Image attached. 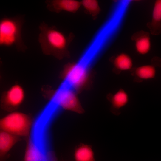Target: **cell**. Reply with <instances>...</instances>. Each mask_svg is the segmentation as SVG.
I'll return each instance as SVG.
<instances>
[{
	"mask_svg": "<svg viewBox=\"0 0 161 161\" xmlns=\"http://www.w3.org/2000/svg\"><path fill=\"white\" fill-rule=\"evenodd\" d=\"M46 3L49 10L56 13L63 11L74 13L81 6L80 1L75 0H47Z\"/></svg>",
	"mask_w": 161,
	"mask_h": 161,
	"instance_id": "8",
	"label": "cell"
},
{
	"mask_svg": "<svg viewBox=\"0 0 161 161\" xmlns=\"http://www.w3.org/2000/svg\"><path fill=\"white\" fill-rule=\"evenodd\" d=\"M25 97L22 87L18 84L14 85L3 92L0 100L1 107L7 112L15 111L23 103Z\"/></svg>",
	"mask_w": 161,
	"mask_h": 161,
	"instance_id": "6",
	"label": "cell"
},
{
	"mask_svg": "<svg viewBox=\"0 0 161 161\" xmlns=\"http://www.w3.org/2000/svg\"><path fill=\"white\" fill-rule=\"evenodd\" d=\"M33 122L30 115L14 111L0 119V130L20 137L26 141L30 135Z\"/></svg>",
	"mask_w": 161,
	"mask_h": 161,
	"instance_id": "3",
	"label": "cell"
},
{
	"mask_svg": "<svg viewBox=\"0 0 161 161\" xmlns=\"http://www.w3.org/2000/svg\"><path fill=\"white\" fill-rule=\"evenodd\" d=\"M24 22V16L22 15L1 18L0 20V46H14L19 51H25L27 47L21 35Z\"/></svg>",
	"mask_w": 161,
	"mask_h": 161,
	"instance_id": "2",
	"label": "cell"
},
{
	"mask_svg": "<svg viewBox=\"0 0 161 161\" xmlns=\"http://www.w3.org/2000/svg\"><path fill=\"white\" fill-rule=\"evenodd\" d=\"M131 39L135 42L136 49L140 54H146L150 50V34L148 32L143 30L137 32L132 35Z\"/></svg>",
	"mask_w": 161,
	"mask_h": 161,
	"instance_id": "10",
	"label": "cell"
},
{
	"mask_svg": "<svg viewBox=\"0 0 161 161\" xmlns=\"http://www.w3.org/2000/svg\"><path fill=\"white\" fill-rule=\"evenodd\" d=\"M147 26L150 29L151 34L158 35L161 32V1L156 0L152 12L151 21L147 23Z\"/></svg>",
	"mask_w": 161,
	"mask_h": 161,
	"instance_id": "11",
	"label": "cell"
},
{
	"mask_svg": "<svg viewBox=\"0 0 161 161\" xmlns=\"http://www.w3.org/2000/svg\"><path fill=\"white\" fill-rule=\"evenodd\" d=\"M44 96L63 109L78 114H82L84 110L76 93L66 87L53 89L49 87L43 89Z\"/></svg>",
	"mask_w": 161,
	"mask_h": 161,
	"instance_id": "4",
	"label": "cell"
},
{
	"mask_svg": "<svg viewBox=\"0 0 161 161\" xmlns=\"http://www.w3.org/2000/svg\"><path fill=\"white\" fill-rule=\"evenodd\" d=\"M74 158L75 161H95L94 153L92 147L82 143L75 148Z\"/></svg>",
	"mask_w": 161,
	"mask_h": 161,
	"instance_id": "12",
	"label": "cell"
},
{
	"mask_svg": "<svg viewBox=\"0 0 161 161\" xmlns=\"http://www.w3.org/2000/svg\"><path fill=\"white\" fill-rule=\"evenodd\" d=\"M137 76L143 79H148L153 78L156 74L155 67L151 65H143L137 68L135 71Z\"/></svg>",
	"mask_w": 161,
	"mask_h": 161,
	"instance_id": "16",
	"label": "cell"
},
{
	"mask_svg": "<svg viewBox=\"0 0 161 161\" xmlns=\"http://www.w3.org/2000/svg\"></svg>",
	"mask_w": 161,
	"mask_h": 161,
	"instance_id": "17",
	"label": "cell"
},
{
	"mask_svg": "<svg viewBox=\"0 0 161 161\" xmlns=\"http://www.w3.org/2000/svg\"><path fill=\"white\" fill-rule=\"evenodd\" d=\"M80 2L81 6L84 8L85 13L91 15L94 20L97 18L100 11L97 1L83 0Z\"/></svg>",
	"mask_w": 161,
	"mask_h": 161,
	"instance_id": "15",
	"label": "cell"
},
{
	"mask_svg": "<svg viewBox=\"0 0 161 161\" xmlns=\"http://www.w3.org/2000/svg\"><path fill=\"white\" fill-rule=\"evenodd\" d=\"M27 142L24 161H47V157L38 140L30 135Z\"/></svg>",
	"mask_w": 161,
	"mask_h": 161,
	"instance_id": "7",
	"label": "cell"
},
{
	"mask_svg": "<svg viewBox=\"0 0 161 161\" xmlns=\"http://www.w3.org/2000/svg\"><path fill=\"white\" fill-rule=\"evenodd\" d=\"M21 137L0 130V161H5L8 157V153Z\"/></svg>",
	"mask_w": 161,
	"mask_h": 161,
	"instance_id": "9",
	"label": "cell"
},
{
	"mask_svg": "<svg viewBox=\"0 0 161 161\" xmlns=\"http://www.w3.org/2000/svg\"><path fill=\"white\" fill-rule=\"evenodd\" d=\"M60 77L78 92L89 89L92 83L88 70L82 65L75 63L66 64L61 72Z\"/></svg>",
	"mask_w": 161,
	"mask_h": 161,
	"instance_id": "5",
	"label": "cell"
},
{
	"mask_svg": "<svg viewBox=\"0 0 161 161\" xmlns=\"http://www.w3.org/2000/svg\"><path fill=\"white\" fill-rule=\"evenodd\" d=\"M111 104V110L115 114H119V109L125 106L128 101V97L126 92L123 89H120L111 97H108Z\"/></svg>",
	"mask_w": 161,
	"mask_h": 161,
	"instance_id": "13",
	"label": "cell"
},
{
	"mask_svg": "<svg viewBox=\"0 0 161 161\" xmlns=\"http://www.w3.org/2000/svg\"><path fill=\"white\" fill-rule=\"evenodd\" d=\"M112 62L115 67L120 70H127L130 69L133 65L130 57L126 54L121 53L117 56Z\"/></svg>",
	"mask_w": 161,
	"mask_h": 161,
	"instance_id": "14",
	"label": "cell"
},
{
	"mask_svg": "<svg viewBox=\"0 0 161 161\" xmlns=\"http://www.w3.org/2000/svg\"><path fill=\"white\" fill-rule=\"evenodd\" d=\"M38 41L44 55H52L58 60L69 58V47L75 36L72 33L66 35L55 26H49L43 22L39 27Z\"/></svg>",
	"mask_w": 161,
	"mask_h": 161,
	"instance_id": "1",
	"label": "cell"
}]
</instances>
